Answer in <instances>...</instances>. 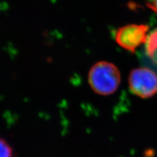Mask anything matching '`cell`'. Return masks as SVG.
I'll return each instance as SVG.
<instances>
[{"mask_svg":"<svg viewBox=\"0 0 157 157\" xmlns=\"http://www.w3.org/2000/svg\"><path fill=\"white\" fill-rule=\"evenodd\" d=\"M88 83L96 94H113L121 82V74L113 63L101 61L93 66L88 73Z\"/></svg>","mask_w":157,"mask_h":157,"instance_id":"1","label":"cell"},{"mask_svg":"<svg viewBox=\"0 0 157 157\" xmlns=\"http://www.w3.org/2000/svg\"><path fill=\"white\" fill-rule=\"evenodd\" d=\"M128 83L131 92L141 98H150L157 92V75L147 68L132 71Z\"/></svg>","mask_w":157,"mask_h":157,"instance_id":"2","label":"cell"},{"mask_svg":"<svg viewBox=\"0 0 157 157\" xmlns=\"http://www.w3.org/2000/svg\"><path fill=\"white\" fill-rule=\"evenodd\" d=\"M149 27L143 24H130L120 28L116 32L115 41L119 45L132 52H134L142 43L146 42Z\"/></svg>","mask_w":157,"mask_h":157,"instance_id":"3","label":"cell"},{"mask_svg":"<svg viewBox=\"0 0 157 157\" xmlns=\"http://www.w3.org/2000/svg\"><path fill=\"white\" fill-rule=\"evenodd\" d=\"M145 50L147 56L152 62L157 63V29L147 36Z\"/></svg>","mask_w":157,"mask_h":157,"instance_id":"4","label":"cell"},{"mask_svg":"<svg viewBox=\"0 0 157 157\" xmlns=\"http://www.w3.org/2000/svg\"><path fill=\"white\" fill-rule=\"evenodd\" d=\"M0 157H13V150L7 141L0 138Z\"/></svg>","mask_w":157,"mask_h":157,"instance_id":"5","label":"cell"},{"mask_svg":"<svg viewBox=\"0 0 157 157\" xmlns=\"http://www.w3.org/2000/svg\"><path fill=\"white\" fill-rule=\"evenodd\" d=\"M147 6L157 14V0H148Z\"/></svg>","mask_w":157,"mask_h":157,"instance_id":"6","label":"cell"}]
</instances>
